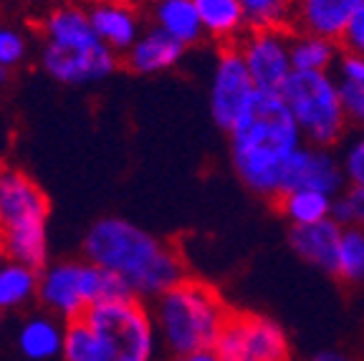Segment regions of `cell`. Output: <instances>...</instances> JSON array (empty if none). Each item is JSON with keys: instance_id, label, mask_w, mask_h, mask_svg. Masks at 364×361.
Listing matches in <instances>:
<instances>
[{"instance_id": "obj_1", "label": "cell", "mask_w": 364, "mask_h": 361, "mask_svg": "<svg viewBox=\"0 0 364 361\" xmlns=\"http://www.w3.org/2000/svg\"><path fill=\"white\" fill-rule=\"evenodd\" d=\"M230 159L245 187L263 198H281L291 157L306 144L301 126L279 91H256L230 129Z\"/></svg>"}, {"instance_id": "obj_2", "label": "cell", "mask_w": 364, "mask_h": 361, "mask_svg": "<svg viewBox=\"0 0 364 361\" xmlns=\"http://www.w3.org/2000/svg\"><path fill=\"white\" fill-rule=\"evenodd\" d=\"M84 258L122 276L142 301H154L188 278L185 260L175 245L124 217L94 222L84 237Z\"/></svg>"}, {"instance_id": "obj_3", "label": "cell", "mask_w": 364, "mask_h": 361, "mask_svg": "<svg viewBox=\"0 0 364 361\" xmlns=\"http://www.w3.org/2000/svg\"><path fill=\"white\" fill-rule=\"evenodd\" d=\"M149 308L159 349H165L172 359L215 349L230 318V311L215 288L190 276L159 293Z\"/></svg>"}, {"instance_id": "obj_4", "label": "cell", "mask_w": 364, "mask_h": 361, "mask_svg": "<svg viewBox=\"0 0 364 361\" xmlns=\"http://www.w3.org/2000/svg\"><path fill=\"white\" fill-rule=\"evenodd\" d=\"M48 212L43 187L18 164H0V237L8 258L33 268L48 263Z\"/></svg>"}, {"instance_id": "obj_5", "label": "cell", "mask_w": 364, "mask_h": 361, "mask_svg": "<svg viewBox=\"0 0 364 361\" xmlns=\"http://www.w3.org/2000/svg\"><path fill=\"white\" fill-rule=\"evenodd\" d=\"M134 296L122 276L91 260H58L41 268L38 303L63 321L81 318L94 303Z\"/></svg>"}, {"instance_id": "obj_6", "label": "cell", "mask_w": 364, "mask_h": 361, "mask_svg": "<svg viewBox=\"0 0 364 361\" xmlns=\"http://www.w3.org/2000/svg\"><path fill=\"white\" fill-rule=\"evenodd\" d=\"M281 96L301 126L306 144L331 147L344 136L349 119L334 71H294Z\"/></svg>"}, {"instance_id": "obj_7", "label": "cell", "mask_w": 364, "mask_h": 361, "mask_svg": "<svg viewBox=\"0 0 364 361\" xmlns=\"http://www.w3.org/2000/svg\"><path fill=\"white\" fill-rule=\"evenodd\" d=\"M104 351V361H154L159 349L152 308L136 296L94 303L84 313Z\"/></svg>"}, {"instance_id": "obj_8", "label": "cell", "mask_w": 364, "mask_h": 361, "mask_svg": "<svg viewBox=\"0 0 364 361\" xmlns=\"http://www.w3.org/2000/svg\"><path fill=\"white\" fill-rule=\"evenodd\" d=\"M215 351L223 361L289 359V339L276 321L258 313H230Z\"/></svg>"}, {"instance_id": "obj_9", "label": "cell", "mask_w": 364, "mask_h": 361, "mask_svg": "<svg viewBox=\"0 0 364 361\" xmlns=\"http://www.w3.org/2000/svg\"><path fill=\"white\" fill-rule=\"evenodd\" d=\"M258 91H279L294 74L291 28H248L235 43Z\"/></svg>"}, {"instance_id": "obj_10", "label": "cell", "mask_w": 364, "mask_h": 361, "mask_svg": "<svg viewBox=\"0 0 364 361\" xmlns=\"http://www.w3.org/2000/svg\"><path fill=\"white\" fill-rule=\"evenodd\" d=\"M256 84L235 45H223L210 76V114L220 129H230L256 96Z\"/></svg>"}, {"instance_id": "obj_11", "label": "cell", "mask_w": 364, "mask_h": 361, "mask_svg": "<svg viewBox=\"0 0 364 361\" xmlns=\"http://www.w3.org/2000/svg\"><path fill=\"white\" fill-rule=\"evenodd\" d=\"M119 66V53L109 45H97L89 51H66L56 45H41V68L63 86H86L104 81Z\"/></svg>"}, {"instance_id": "obj_12", "label": "cell", "mask_w": 364, "mask_h": 361, "mask_svg": "<svg viewBox=\"0 0 364 361\" xmlns=\"http://www.w3.org/2000/svg\"><path fill=\"white\" fill-rule=\"evenodd\" d=\"M91 26L104 45L124 56L147 28L142 0H84Z\"/></svg>"}, {"instance_id": "obj_13", "label": "cell", "mask_w": 364, "mask_h": 361, "mask_svg": "<svg viewBox=\"0 0 364 361\" xmlns=\"http://www.w3.org/2000/svg\"><path fill=\"white\" fill-rule=\"evenodd\" d=\"M38 33L43 43L66 51H89L102 45L84 0H58L46 8L38 18Z\"/></svg>"}, {"instance_id": "obj_14", "label": "cell", "mask_w": 364, "mask_h": 361, "mask_svg": "<svg viewBox=\"0 0 364 361\" xmlns=\"http://www.w3.org/2000/svg\"><path fill=\"white\" fill-rule=\"evenodd\" d=\"M344 167L341 162L329 152V147H314V144H304L299 152L291 157L289 167L284 175V192L299 190V187H309V190H321L329 195H339L344 190ZM281 192V195H284Z\"/></svg>"}, {"instance_id": "obj_15", "label": "cell", "mask_w": 364, "mask_h": 361, "mask_svg": "<svg viewBox=\"0 0 364 361\" xmlns=\"http://www.w3.org/2000/svg\"><path fill=\"white\" fill-rule=\"evenodd\" d=\"M188 45L175 41L172 36H167L165 31L147 26L144 33L132 43L129 51L122 56V66L132 74L139 76H154L165 74L170 68L180 66L185 58Z\"/></svg>"}, {"instance_id": "obj_16", "label": "cell", "mask_w": 364, "mask_h": 361, "mask_svg": "<svg viewBox=\"0 0 364 361\" xmlns=\"http://www.w3.org/2000/svg\"><path fill=\"white\" fill-rule=\"evenodd\" d=\"M362 3L364 0H294L291 31H304V33L339 41Z\"/></svg>"}, {"instance_id": "obj_17", "label": "cell", "mask_w": 364, "mask_h": 361, "mask_svg": "<svg viewBox=\"0 0 364 361\" xmlns=\"http://www.w3.org/2000/svg\"><path fill=\"white\" fill-rule=\"evenodd\" d=\"M341 232H344V227L334 217L311 222V225H294L291 227V248L299 258L306 260L309 266L334 273Z\"/></svg>"}, {"instance_id": "obj_18", "label": "cell", "mask_w": 364, "mask_h": 361, "mask_svg": "<svg viewBox=\"0 0 364 361\" xmlns=\"http://www.w3.org/2000/svg\"><path fill=\"white\" fill-rule=\"evenodd\" d=\"M147 21L188 48L205 38L195 0H147Z\"/></svg>"}, {"instance_id": "obj_19", "label": "cell", "mask_w": 364, "mask_h": 361, "mask_svg": "<svg viewBox=\"0 0 364 361\" xmlns=\"http://www.w3.org/2000/svg\"><path fill=\"white\" fill-rule=\"evenodd\" d=\"M63 336H66V321L48 311H41L21 323L16 341L23 356L33 361H51L61 356Z\"/></svg>"}, {"instance_id": "obj_20", "label": "cell", "mask_w": 364, "mask_h": 361, "mask_svg": "<svg viewBox=\"0 0 364 361\" xmlns=\"http://www.w3.org/2000/svg\"><path fill=\"white\" fill-rule=\"evenodd\" d=\"M205 38L220 45H235L248 33V18L240 0H195Z\"/></svg>"}, {"instance_id": "obj_21", "label": "cell", "mask_w": 364, "mask_h": 361, "mask_svg": "<svg viewBox=\"0 0 364 361\" xmlns=\"http://www.w3.org/2000/svg\"><path fill=\"white\" fill-rule=\"evenodd\" d=\"M41 268L6 258L0 266V311H18L38 298Z\"/></svg>"}, {"instance_id": "obj_22", "label": "cell", "mask_w": 364, "mask_h": 361, "mask_svg": "<svg viewBox=\"0 0 364 361\" xmlns=\"http://www.w3.org/2000/svg\"><path fill=\"white\" fill-rule=\"evenodd\" d=\"M341 43L334 38L304 31H291V61L294 71H334L341 56Z\"/></svg>"}, {"instance_id": "obj_23", "label": "cell", "mask_w": 364, "mask_h": 361, "mask_svg": "<svg viewBox=\"0 0 364 361\" xmlns=\"http://www.w3.org/2000/svg\"><path fill=\"white\" fill-rule=\"evenodd\" d=\"M279 205L291 225H311L334 217V195L321 190H289L279 198Z\"/></svg>"}, {"instance_id": "obj_24", "label": "cell", "mask_w": 364, "mask_h": 361, "mask_svg": "<svg viewBox=\"0 0 364 361\" xmlns=\"http://www.w3.org/2000/svg\"><path fill=\"white\" fill-rule=\"evenodd\" d=\"M334 76L339 81L341 104L347 109L349 124L364 131V58L354 53H341Z\"/></svg>"}, {"instance_id": "obj_25", "label": "cell", "mask_w": 364, "mask_h": 361, "mask_svg": "<svg viewBox=\"0 0 364 361\" xmlns=\"http://www.w3.org/2000/svg\"><path fill=\"white\" fill-rule=\"evenodd\" d=\"M61 361H104V351L97 333L81 318L66 321V336H63Z\"/></svg>"}, {"instance_id": "obj_26", "label": "cell", "mask_w": 364, "mask_h": 361, "mask_svg": "<svg viewBox=\"0 0 364 361\" xmlns=\"http://www.w3.org/2000/svg\"><path fill=\"white\" fill-rule=\"evenodd\" d=\"M334 276L344 281H362L364 278V230L362 227H344L336 250Z\"/></svg>"}, {"instance_id": "obj_27", "label": "cell", "mask_w": 364, "mask_h": 361, "mask_svg": "<svg viewBox=\"0 0 364 361\" xmlns=\"http://www.w3.org/2000/svg\"><path fill=\"white\" fill-rule=\"evenodd\" d=\"M250 28H291L294 0H240Z\"/></svg>"}, {"instance_id": "obj_28", "label": "cell", "mask_w": 364, "mask_h": 361, "mask_svg": "<svg viewBox=\"0 0 364 361\" xmlns=\"http://www.w3.org/2000/svg\"><path fill=\"white\" fill-rule=\"evenodd\" d=\"M31 53V41L21 28L11 26V23H0V63L6 68H21L28 61Z\"/></svg>"}, {"instance_id": "obj_29", "label": "cell", "mask_w": 364, "mask_h": 361, "mask_svg": "<svg viewBox=\"0 0 364 361\" xmlns=\"http://www.w3.org/2000/svg\"><path fill=\"white\" fill-rule=\"evenodd\" d=\"M334 220L341 227H362L364 230V187L349 185L334 198Z\"/></svg>"}, {"instance_id": "obj_30", "label": "cell", "mask_w": 364, "mask_h": 361, "mask_svg": "<svg viewBox=\"0 0 364 361\" xmlns=\"http://www.w3.org/2000/svg\"><path fill=\"white\" fill-rule=\"evenodd\" d=\"M341 167H344V175H347V185L364 187V134L357 136L347 147Z\"/></svg>"}, {"instance_id": "obj_31", "label": "cell", "mask_w": 364, "mask_h": 361, "mask_svg": "<svg viewBox=\"0 0 364 361\" xmlns=\"http://www.w3.org/2000/svg\"><path fill=\"white\" fill-rule=\"evenodd\" d=\"M341 51L354 53V56L364 58V3L357 8V13L352 16V21L347 23V28L339 38Z\"/></svg>"}, {"instance_id": "obj_32", "label": "cell", "mask_w": 364, "mask_h": 361, "mask_svg": "<svg viewBox=\"0 0 364 361\" xmlns=\"http://www.w3.org/2000/svg\"><path fill=\"white\" fill-rule=\"evenodd\" d=\"M172 361H223L218 356L215 349H208V351H195V354H188V356H177Z\"/></svg>"}, {"instance_id": "obj_33", "label": "cell", "mask_w": 364, "mask_h": 361, "mask_svg": "<svg viewBox=\"0 0 364 361\" xmlns=\"http://www.w3.org/2000/svg\"><path fill=\"white\" fill-rule=\"evenodd\" d=\"M309 361H352V359L347 354H341V351L326 349V351H316Z\"/></svg>"}, {"instance_id": "obj_34", "label": "cell", "mask_w": 364, "mask_h": 361, "mask_svg": "<svg viewBox=\"0 0 364 361\" xmlns=\"http://www.w3.org/2000/svg\"><path fill=\"white\" fill-rule=\"evenodd\" d=\"M8 76H11V68H6L3 63H0V89L8 84Z\"/></svg>"}, {"instance_id": "obj_35", "label": "cell", "mask_w": 364, "mask_h": 361, "mask_svg": "<svg viewBox=\"0 0 364 361\" xmlns=\"http://www.w3.org/2000/svg\"><path fill=\"white\" fill-rule=\"evenodd\" d=\"M8 258V253H6V245H3V237H0V266H3V260Z\"/></svg>"}, {"instance_id": "obj_36", "label": "cell", "mask_w": 364, "mask_h": 361, "mask_svg": "<svg viewBox=\"0 0 364 361\" xmlns=\"http://www.w3.org/2000/svg\"><path fill=\"white\" fill-rule=\"evenodd\" d=\"M279 361H289V359H279Z\"/></svg>"}, {"instance_id": "obj_37", "label": "cell", "mask_w": 364, "mask_h": 361, "mask_svg": "<svg viewBox=\"0 0 364 361\" xmlns=\"http://www.w3.org/2000/svg\"><path fill=\"white\" fill-rule=\"evenodd\" d=\"M0 316H3V311H0Z\"/></svg>"}]
</instances>
